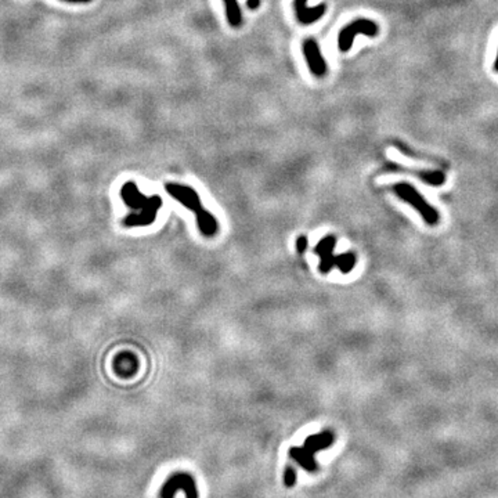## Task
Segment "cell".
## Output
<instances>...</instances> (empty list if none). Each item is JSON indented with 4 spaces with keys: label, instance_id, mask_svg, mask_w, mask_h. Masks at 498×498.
<instances>
[{
    "label": "cell",
    "instance_id": "15",
    "mask_svg": "<svg viewBox=\"0 0 498 498\" xmlns=\"http://www.w3.org/2000/svg\"><path fill=\"white\" fill-rule=\"evenodd\" d=\"M307 248V238L305 236H300L298 240H296V251L299 255H302Z\"/></svg>",
    "mask_w": 498,
    "mask_h": 498
},
{
    "label": "cell",
    "instance_id": "18",
    "mask_svg": "<svg viewBox=\"0 0 498 498\" xmlns=\"http://www.w3.org/2000/svg\"><path fill=\"white\" fill-rule=\"evenodd\" d=\"M494 70L498 73V50H497V56H495V60H494Z\"/></svg>",
    "mask_w": 498,
    "mask_h": 498
},
{
    "label": "cell",
    "instance_id": "3",
    "mask_svg": "<svg viewBox=\"0 0 498 498\" xmlns=\"http://www.w3.org/2000/svg\"><path fill=\"white\" fill-rule=\"evenodd\" d=\"M336 247V238L334 236H327L318 241L314 248V253L320 258L318 270L323 274H328L334 267H336L341 273L349 274L357 262V258L353 252H346L335 256L334 249Z\"/></svg>",
    "mask_w": 498,
    "mask_h": 498
},
{
    "label": "cell",
    "instance_id": "2",
    "mask_svg": "<svg viewBox=\"0 0 498 498\" xmlns=\"http://www.w3.org/2000/svg\"><path fill=\"white\" fill-rule=\"evenodd\" d=\"M165 190L173 200H176L179 204H182L184 208L190 209L195 215L197 226H198L200 231L202 233V236L209 237V238L216 236V233L219 230L218 220L211 212H208L202 207L201 198L193 187L178 184V183H168L165 186Z\"/></svg>",
    "mask_w": 498,
    "mask_h": 498
},
{
    "label": "cell",
    "instance_id": "14",
    "mask_svg": "<svg viewBox=\"0 0 498 498\" xmlns=\"http://www.w3.org/2000/svg\"><path fill=\"white\" fill-rule=\"evenodd\" d=\"M296 480H298L296 469L292 465H287L285 469H284V484H285V487H288V488L294 487L296 484Z\"/></svg>",
    "mask_w": 498,
    "mask_h": 498
},
{
    "label": "cell",
    "instance_id": "8",
    "mask_svg": "<svg viewBox=\"0 0 498 498\" xmlns=\"http://www.w3.org/2000/svg\"><path fill=\"white\" fill-rule=\"evenodd\" d=\"M294 9H295L296 20L302 26H310L325 15L327 6L321 3L316 8H307V0H294Z\"/></svg>",
    "mask_w": 498,
    "mask_h": 498
},
{
    "label": "cell",
    "instance_id": "16",
    "mask_svg": "<svg viewBox=\"0 0 498 498\" xmlns=\"http://www.w3.org/2000/svg\"><path fill=\"white\" fill-rule=\"evenodd\" d=\"M247 6H248V9H251V10H258L259 6H260V0H248Z\"/></svg>",
    "mask_w": 498,
    "mask_h": 498
},
{
    "label": "cell",
    "instance_id": "11",
    "mask_svg": "<svg viewBox=\"0 0 498 498\" xmlns=\"http://www.w3.org/2000/svg\"><path fill=\"white\" fill-rule=\"evenodd\" d=\"M288 455L294 462H296L305 470H307L310 473H314L318 470V465L314 458V454L307 451L303 446L302 447H291L288 451Z\"/></svg>",
    "mask_w": 498,
    "mask_h": 498
},
{
    "label": "cell",
    "instance_id": "7",
    "mask_svg": "<svg viewBox=\"0 0 498 498\" xmlns=\"http://www.w3.org/2000/svg\"><path fill=\"white\" fill-rule=\"evenodd\" d=\"M303 55L307 63L310 73L318 78H323L327 74V63L323 57V53L314 39H306L303 44Z\"/></svg>",
    "mask_w": 498,
    "mask_h": 498
},
{
    "label": "cell",
    "instance_id": "1",
    "mask_svg": "<svg viewBox=\"0 0 498 498\" xmlns=\"http://www.w3.org/2000/svg\"><path fill=\"white\" fill-rule=\"evenodd\" d=\"M121 198L131 209V213L124 219V224L126 227H143L153 224L162 207V198L160 195H144L133 182H128L122 186Z\"/></svg>",
    "mask_w": 498,
    "mask_h": 498
},
{
    "label": "cell",
    "instance_id": "13",
    "mask_svg": "<svg viewBox=\"0 0 498 498\" xmlns=\"http://www.w3.org/2000/svg\"><path fill=\"white\" fill-rule=\"evenodd\" d=\"M224 9H226V17L229 24L233 28H238L242 24V13L238 5V0H223Z\"/></svg>",
    "mask_w": 498,
    "mask_h": 498
},
{
    "label": "cell",
    "instance_id": "5",
    "mask_svg": "<svg viewBox=\"0 0 498 498\" xmlns=\"http://www.w3.org/2000/svg\"><path fill=\"white\" fill-rule=\"evenodd\" d=\"M178 491H183L186 498H200L195 479L187 472H175L164 483L160 498H175Z\"/></svg>",
    "mask_w": 498,
    "mask_h": 498
},
{
    "label": "cell",
    "instance_id": "10",
    "mask_svg": "<svg viewBox=\"0 0 498 498\" xmlns=\"http://www.w3.org/2000/svg\"><path fill=\"white\" fill-rule=\"evenodd\" d=\"M334 443H335V433H334V430L325 429V430H323V432H318V433H314V434L307 436L306 440H305V443H303V447H305L307 451H310L312 454L316 455V452L332 447Z\"/></svg>",
    "mask_w": 498,
    "mask_h": 498
},
{
    "label": "cell",
    "instance_id": "12",
    "mask_svg": "<svg viewBox=\"0 0 498 498\" xmlns=\"http://www.w3.org/2000/svg\"><path fill=\"white\" fill-rule=\"evenodd\" d=\"M114 368H115V372L119 376L131 378L132 375L136 374V371L139 368V363H137V358L133 354L122 353L115 358Z\"/></svg>",
    "mask_w": 498,
    "mask_h": 498
},
{
    "label": "cell",
    "instance_id": "4",
    "mask_svg": "<svg viewBox=\"0 0 498 498\" xmlns=\"http://www.w3.org/2000/svg\"><path fill=\"white\" fill-rule=\"evenodd\" d=\"M392 190L400 200L411 205L422 216L426 224L436 226L439 223L440 220L439 212L425 200V197L414 186L408 183H397L393 186Z\"/></svg>",
    "mask_w": 498,
    "mask_h": 498
},
{
    "label": "cell",
    "instance_id": "6",
    "mask_svg": "<svg viewBox=\"0 0 498 498\" xmlns=\"http://www.w3.org/2000/svg\"><path fill=\"white\" fill-rule=\"evenodd\" d=\"M379 32V27L376 23H374L372 20H365V19H358L353 23H350L349 26H346L338 37V48L342 53H346L352 49L354 38L357 35H365L370 38H375Z\"/></svg>",
    "mask_w": 498,
    "mask_h": 498
},
{
    "label": "cell",
    "instance_id": "17",
    "mask_svg": "<svg viewBox=\"0 0 498 498\" xmlns=\"http://www.w3.org/2000/svg\"><path fill=\"white\" fill-rule=\"evenodd\" d=\"M64 2H68V3H90V2H93V0H64Z\"/></svg>",
    "mask_w": 498,
    "mask_h": 498
},
{
    "label": "cell",
    "instance_id": "9",
    "mask_svg": "<svg viewBox=\"0 0 498 498\" xmlns=\"http://www.w3.org/2000/svg\"><path fill=\"white\" fill-rule=\"evenodd\" d=\"M386 169L393 171V172H405L410 175H415L418 179H421L422 182H425L426 184L433 186V187H439L446 183V175L439 171H414V169L404 168L401 165H390V166H386Z\"/></svg>",
    "mask_w": 498,
    "mask_h": 498
}]
</instances>
